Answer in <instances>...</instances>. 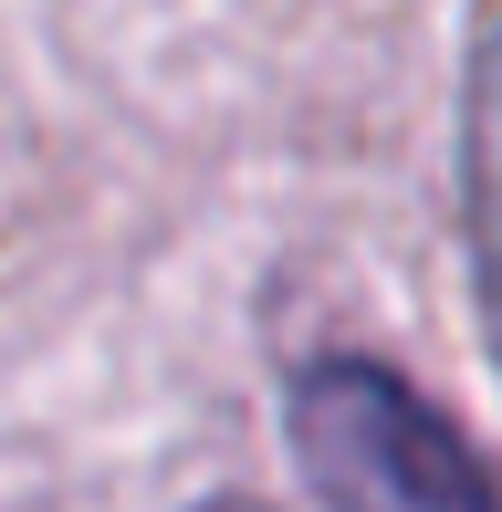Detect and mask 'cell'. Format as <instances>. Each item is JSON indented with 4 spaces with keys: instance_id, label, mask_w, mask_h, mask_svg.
<instances>
[{
    "instance_id": "3957f363",
    "label": "cell",
    "mask_w": 502,
    "mask_h": 512,
    "mask_svg": "<svg viewBox=\"0 0 502 512\" xmlns=\"http://www.w3.org/2000/svg\"><path fill=\"white\" fill-rule=\"evenodd\" d=\"M189 512H272V502H251V492H210V502H189Z\"/></svg>"
},
{
    "instance_id": "7a4b0ae2",
    "label": "cell",
    "mask_w": 502,
    "mask_h": 512,
    "mask_svg": "<svg viewBox=\"0 0 502 512\" xmlns=\"http://www.w3.org/2000/svg\"><path fill=\"white\" fill-rule=\"evenodd\" d=\"M461 241H471V304H482L502 366V11L471 42V84H461Z\"/></svg>"
},
{
    "instance_id": "6da1fadb",
    "label": "cell",
    "mask_w": 502,
    "mask_h": 512,
    "mask_svg": "<svg viewBox=\"0 0 502 512\" xmlns=\"http://www.w3.org/2000/svg\"><path fill=\"white\" fill-rule=\"evenodd\" d=\"M283 439L325 512H502V471L471 450V429L356 345L283 377Z\"/></svg>"
}]
</instances>
